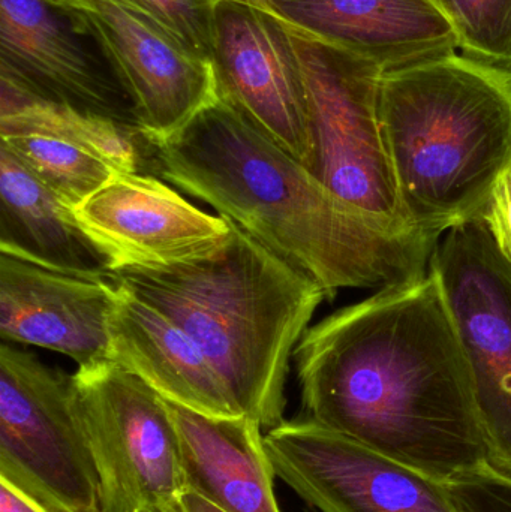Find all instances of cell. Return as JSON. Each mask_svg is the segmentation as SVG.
Listing matches in <instances>:
<instances>
[{
  "label": "cell",
  "mask_w": 511,
  "mask_h": 512,
  "mask_svg": "<svg viewBox=\"0 0 511 512\" xmlns=\"http://www.w3.org/2000/svg\"><path fill=\"white\" fill-rule=\"evenodd\" d=\"M293 360L315 423L444 484L489 463L467 349L432 268L312 325Z\"/></svg>",
  "instance_id": "6da1fadb"
},
{
  "label": "cell",
  "mask_w": 511,
  "mask_h": 512,
  "mask_svg": "<svg viewBox=\"0 0 511 512\" xmlns=\"http://www.w3.org/2000/svg\"><path fill=\"white\" fill-rule=\"evenodd\" d=\"M146 144L162 179L302 271L327 300L339 289L380 291L431 270L441 236L342 200L227 102Z\"/></svg>",
  "instance_id": "7a4b0ae2"
},
{
  "label": "cell",
  "mask_w": 511,
  "mask_h": 512,
  "mask_svg": "<svg viewBox=\"0 0 511 512\" xmlns=\"http://www.w3.org/2000/svg\"><path fill=\"white\" fill-rule=\"evenodd\" d=\"M110 276L197 342L243 415L267 430L285 421L291 358L327 300L318 283L234 222L210 254Z\"/></svg>",
  "instance_id": "3957f363"
},
{
  "label": "cell",
  "mask_w": 511,
  "mask_h": 512,
  "mask_svg": "<svg viewBox=\"0 0 511 512\" xmlns=\"http://www.w3.org/2000/svg\"><path fill=\"white\" fill-rule=\"evenodd\" d=\"M380 122L411 225L441 236L482 221L511 170V71L453 53L389 72Z\"/></svg>",
  "instance_id": "277c9868"
},
{
  "label": "cell",
  "mask_w": 511,
  "mask_h": 512,
  "mask_svg": "<svg viewBox=\"0 0 511 512\" xmlns=\"http://www.w3.org/2000/svg\"><path fill=\"white\" fill-rule=\"evenodd\" d=\"M261 3L290 36L308 96L311 171L330 191L366 212L411 225L402 207L380 122L383 71L306 32ZM414 227V225H413Z\"/></svg>",
  "instance_id": "5b68a950"
},
{
  "label": "cell",
  "mask_w": 511,
  "mask_h": 512,
  "mask_svg": "<svg viewBox=\"0 0 511 512\" xmlns=\"http://www.w3.org/2000/svg\"><path fill=\"white\" fill-rule=\"evenodd\" d=\"M0 478L47 512H102L72 375L0 345Z\"/></svg>",
  "instance_id": "8992f818"
},
{
  "label": "cell",
  "mask_w": 511,
  "mask_h": 512,
  "mask_svg": "<svg viewBox=\"0 0 511 512\" xmlns=\"http://www.w3.org/2000/svg\"><path fill=\"white\" fill-rule=\"evenodd\" d=\"M72 385L102 512H179L188 481L164 397L110 358L78 367Z\"/></svg>",
  "instance_id": "52a82bcc"
},
{
  "label": "cell",
  "mask_w": 511,
  "mask_h": 512,
  "mask_svg": "<svg viewBox=\"0 0 511 512\" xmlns=\"http://www.w3.org/2000/svg\"><path fill=\"white\" fill-rule=\"evenodd\" d=\"M431 268L467 349L489 463L511 477V262L477 221L447 233Z\"/></svg>",
  "instance_id": "ba28073f"
},
{
  "label": "cell",
  "mask_w": 511,
  "mask_h": 512,
  "mask_svg": "<svg viewBox=\"0 0 511 512\" xmlns=\"http://www.w3.org/2000/svg\"><path fill=\"white\" fill-rule=\"evenodd\" d=\"M66 14L95 42L147 143L168 140L221 101L215 60L183 47L120 0H83Z\"/></svg>",
  "instance_id": "9c48e42d"
},
{
  "label": "cell",
  "mask_w": 511,
  "mask_h": 512,
  "mask_svg": "<svg viewBox=\"0 0 511 512\" xmlns=\"http://www.w3.org/2000/svg\"><path fill=\"white\" fill-rule=\"evenodd\" d=\"M264 445L276 477L321 512H459L446 484L311 418L282 421Z\"/></svg>",
  "instance_id": "30bf717a"
},
{
  "label": "cell",
  "mask_w": 511,
  "mask_h": 512,
  "mask_svg": "<svg viewBox=\"0 0 511 512\" xmlns=\"http://www.w3.org/2000/svg\"><path fill=\"white\" fill-rule=\"evenodd\" d=\"M213 60L221 101L311 168L308 96L290 36L255 0H222Z\"/></svg>",
  "instance_id": "8fae6325"
},
{
  "label": "cell",
  "mask_w": 511,
  "mask_h": 512,
  "mask_svg": "<svg viewBox=\"0 0 511 512\" xmlns=\"http://www.w3.org/2000/svg\"><path fill=\"white\" fill-rule=\"evenodd\" d=\"M72 212L111 273L191 261L215 251L231 233L228 219L203 212L140 171L114 174Z\"/></svg>",
  "instance_id": "7c38bea8"
},
{
  "label": "cell",
  "mask_w": 511,
  "mask_h": 512,
  "mask_svg": "<svg viewBox=\"0 0 511 512\" xmlns=\"http://www.w3.org/2000/svg\"><path fill=\"white\" fill-rule=\"evenodd\" d=\"M83 36L65 11L45 0H0V74L45 98L135 128L131 102Z\"/></svg>",
  "instance_id": "4fadbf2b"
},
{
  "label": "cell",
  "mask_w": 511,
  "mask_h": 512,
  "mask_svg": "<svg viewBox=\"0 0 511 512\" xmlns=\"http://www.w3.org/2000/svg\"><path fill=\"white\" fill-rule=\"evenodd\" d=\"M116 283L0 254V339L59 352L80 366L110 358Z\"/></svg>",
  "instance_id": "5bb4252c"
},
{
  "label": "cell",
  "mask_w": 511,
  "mask_h": 512,
  "mask_svg": "<svg viewBox=\"0 0 511 512\" xmlns=\"http://www.w3.org/2000/svg\"><path fill=\"white\" fill-rule=\"evenodd\" d=\"M321 41L369 60L383 74L458 50L432 0H261Z\"/></svg>",
  "instance_id": "9a60e30c"
},
{
  "label": "cell",
  "mask_w": 511,
  "mask_h": 512,
  "mask_svg": "<svg viewBox=\"0 0 511 512\" xmlns=\"http://www.w3.org/2000/svg\"><path fill=\"white\" fill-rule=\"evenodd\" d=\"M114 283L110 360L177 405L212 417L243 415L197 342L161 310Z\"/></svg>",
  "instance_id": "2e32d148"
},
{
  "label": "cell",
  "mask_w": 511,
  "mask_h": 512,
  "mask_svg": "<svg viewBox=\"0 0 511 512\" xmlns=\"http://www.w3.org/2000/svg\"><path fill=\"white\" fill-rule=\"evenodd\" d=\"M167 402L188 489L227 512H281L261 426L248 415L212 417Z\"/></svg>",
  "instance_id": "e0dca14e"
},
{
  "label": "cell",
  "mask_w": 511,
  "mask_h": 512,
  "mask_svg": "<svg viewBox=\"0 0 511 512\" xmlns=\"http://www.w3.org/2000/svg\"><path fill=\"white\" fill-rule=\"evenodd\" d=\"M0 254L72 276L105 279L104 256L66 207L14 153L0 146Z\"/></svg>",
  "instance_id": "ac0fdd59"
},
{
  "label": "cell",
  "mask_w": 511,
  "mask_h": 512,
  "mask_svg": "<svg viewBox=\"0 0 511 512\" xmlns=\"http://www.w3.org/2000/svg\"><path fill=\"white\" fill-rule=\"evenodd\" d=\"M39 134L62 138L110 162L122 173H138L143 140L137 129L110 117L45 98L15 78L0 74V137Z\"/></svg>",
  "instance_id": "d6986e66"
},
{
  "label": "cell",
  "mask_w": 511,
  "mask_h": 512,
  "mask_svg": "<svg viewBox=\"0 0 511 512\" xmlns=\"http://www.w3.org/2000/svg\"><path fill=\"white\" fill-rule=\"evenodd\" d=\"M0 146L14 153L71 210L119 173L101 156L62 138L39 134L3 135Z\"/></svg>",
  "instance_id": "ffe728a7"
},
{
  "label": "cell",
  "mask_w": 511,
  "mask_h": 512,
  "mask_svg": "<svg viewBox=\"0 0 511 512\" xmlns=\"http://www.w3.org/2000/svg\"><path fill=\"white\" fill-rule=\"evenodd\" d=\"M468 59L511 71V0H432Z\"/></svg>",
  "instance_id": "44dd1931"
},
{
  "label": "cell",
  "mask_w": 511,
  "mask_h": 512,
  "mask_svg": "<svg viewBox=\"0 0 511 512\" xmlns=\"http://www.w3.org/2000/svg\"><path fill=\"white\" fill-rule=\"evenodd\" d=\"M183 47L212 57L216 14L222 0H120Z\"/></svg>",
  "instance_id": "7402d4cb"
},
{
  "label": "cell",
  "mask_w": 511,
  "mask_h": 512,
  "mask_svg": "<svg viewBox=\"0 0 511 512\" xmlns=\"http://www.w3.org/2000/svg\"><path fill=\"white\" fill-rule=\"evenodd\" d=\"M459 512H511V477L483 463L446 483Z\"/></svg>",
  "instance_id": "603a6c76"
},
{
  "label": "cell",
  "mask_w": 511,
  "mask_h": 512,
  "mask_svg": "<svg viewBox=\"0 0 511 512\" xmlns=\"http://www.w3.org/2000/svg\"><path fill=\"white\" fill-rule=\"evenodd\" d=\"M482 221L501 254L511 262V170L498 180Z\"/></svg>",
  "instance_id": "cb8c5ba5"
},
{
  "label": "cell",
  "mask_w": 511,
  "mask_h": 512,
  "mask_svg": "<svg viewBox=\"0 0 511 512\" xmlns=\"http://www.w3.org/2000/svg\"><path fill=\"white\" fill-rule=\"evenodd\" d=\"M0 512H47L17 487L0 478Z\"/></svg>",
  "instance_id": "d4e9b609"
},
{
  "label": "cell",
  "mask_w": 511,
  "mask_h": 512,
  "mask_svg": "<svg viewBox=\"0 0 511 512\" xmlns=\"http://www.w3.org/2000/svg\"><path fill=\"white\" fill-rule=\"evenodd\" d=\"M179 512H227L198 493L188 490L180 499Z\"/></svg>",
  "instance_id": "484cf974"
},
{
  "label": "cell",
  "mask_w": 511,
  "mask_h": 512,
  "mask_svg": "<svg viewBox=\"0 0 511 512\" xmlns=\"http://www.w3.org/2000/svg\"><path fill=\"white\" fill-rule=\"evenodd\" d=\"M45 2L50 3L54 8L62 9V11L65 12H71L80 9L83 0H45Z\"/></svg>",
  "instance_id": "4316f807"
},
{
  "label": "cell",
  "mask_w": 511,
  "mask_h": 512,
  "mask_svg": "<svg viewBox=\"0 0 511 512\" xmlns=\"http://www.w3.org/2000/svg\"><path fill=\"white\" fill-rule=\"evenodd\" d=\"M150 512H164V511H150Z\"/></svg>",
  "instance_id": "83f0119b"
}]
</instances>
